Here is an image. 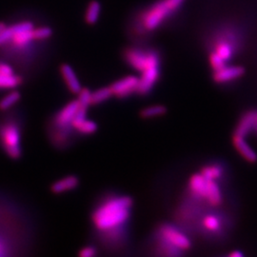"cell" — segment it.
Segmentation results:
<instances>
[{"label":"cell","instance_id":"f546056e","mask_svg":"<svg viewBox=\"0 0 257 257\" xmlns=\"http://www.w3.org/2000/svg\"><path fill=\"white\" fill-rule=\"evenodd\" d=\"M5 248H6L5 243L2 240H0V255H4L5 254Z\"/></svg>","mask_w":257,"mask_h":257},{"label":"cell","instance_id":"484cf974","mask_svg":"<svg viewBox=\"0 0 257 257\" xmlns=\"http://www.w3.org/2000/svg\"><path fill=\"white\" fill-rule=\"evenodd\" d=\"M209 61H210V64H211L213 72L219 70L222 67H224L225 65L227 64V62L221 56L217 55L216 53H214V52H212L211 55H210Z\"/></svg>","mask_w":257,"mask_h":257},{"label":"cell","instance_id":"f1b7e54d","mask_svg":"<svg viewBox=\"0 0 257 257\" xmlns=\"http://www.w3.org/2000/svg\"><path fill=\"white\" fill-rule=\"evenodd\" d=\"M229 256L230 257H242L244 256V254H243V252L242 251H240V250H233V251H231L230 254H229Z\"/></svg>","mask_w":257,"mask_h":257},{"label":"cell","instance_id":"3957f363","mask_svg":"<svg viewBox=\"0 0 257 257\" xmlns=\"http://www.w3.org/2000/svg\"><path fill=\"white\" fill-rule=\"evenodd\" d=\"M184 1L185 0H158L138 15L135 21V31L140 35L156 31L182 6Z\"/></svg>","mask_w":257,"mask_h":257},{"label":"cell","instance_id":"d6986e66","mask_svg":"<svg viewBox=\"0 0 257 257\" xmlns=\"http://www.w3.org/2000/svg\"><path fill=\"white\" fill-rule=\"evenodd\" d=\"M202 225L203 228L207 231L217 232L221 228L220 218L215 214L209 213L203 217Z\"/></svg>","mask_w":257,"mask_h":257},{"label":"cell","instance_id":"9c48e42d","mask_svg":"<svg viewBox=\"0 0 257 257\" xmlns=\"http://www.w3.org/2000/svg\"><path fill=\"white\" fill-rule=\"evenodd\" d=\"M232 143L234 145V148L236 149V151L238 152L239 155L245 160H247L250 163L257 161V154L247 142L246 138L234 134L232 138Z\"/></svg>","mask_w":257,"mask_h":257},{"label":"cell","instance_id":"7a4b0ae2","mask_svg":"<svg viewBox=\"0 0 257 257\" xmlns=\"http://www.w3.org/2000/svg\"><path fill=\"white\" fill-rule=\"evenodd\" d=\"M127 64L140 73L138 91L148 94L153 90L160 76V55L153 49L130 47L124 52Z\"/></svg>","mask_w":257,"mask_h":257},{"label":"cell","instance_id":"603a6c76","mask_svg":"<svg viewBox=\"0 0 257 257\" xmlns=\"http://www.w3.org/2000/svg\"><path fill=\"white\" fill-rule=\"evenodd\" d=\"M97 128L98 126L94 121L86 118L75 131L82 136H91L96 133Z\"/></svg>","mask_w":257,"mask_h":257},{"label":"cell","instance_id":"2e32d148","mask_svg":"<svg viewBox=\"0 0 257 257\" xmlns=\"http://www.w3.org/2000/svg\"><path fill=\"white\" fill-rule=\"evenodd\" d=\"M213 52L221 56L226 62H228L233 55V47L229 41L222 39L215 44Z\"/></svg>","mask_w":257,"mask_h":257},{"label":"cell","instance_id":"7402d4cb","mask_svg":"<svg viewBox=\"0 0 257 257\" xmlns=\"http://www.w3.org/2000/svg\"><path fill=\"white\" fill-rule=\"evenodd\" d=\"M207 179L209 180H215L217 181L218 179H220L223 175V169L219 165H211L205 166L200 172Z\"/></svg>","mask_w":257,"mask_h":257},{"label":"cell","instance_id":"6da1fadb","mask_svg":"<svg viewBox=\"0 0 257 257\" xmlns=\"http://www.w3.org/2000/svg\"><path fill=\"white\" fill-rule=\"evenodd\" d=\"M134 201L128 195H113L103 200L92 214L94 228L106 239L117 241L131 217Z\"/></svg>","mask_w":257,"mask_h":257},{"label":"cell","instance_id":"7c38bea8","mask_svg":"<svg viewBox=\"0 0 257 257\" xmlns=\"http://www.w3.org/2000/svg\"><path fill=\"white\" fill-rule=\"evenodd\" d=\"M207 183H208V179L201 173L194 174L190 177V180H189L190 193L196 198L204 199Z\"/></svg>","mask_w":257,"mask_h":257},{"label":"cell","instance_id":"5bb4252c","mask_svg":"<svg viewBox=\"0 0 257 257\" xmlns=\"http://www.w3.org/2000/svg\"><path fill=\"white\" fill-rule=\"evenodd\" d=\"M204 199L211 206H219L223 201V194L220 187L215 180L208 179Z\"/></svg>","mask_w":257,"mask_h":257},{"label":"cell","instance_id":"e0dca14e","mask_svg":"<svg viewBox=\"0 0 257 257\" xmlns=\"http://www.w3.org/2000/svg\"><path fill=\"white\" fill-rule=\"evenodd\" d=\"M15 90V89H14ZM11 91L0 99V110H8L16 106L21 99V94L19 91Z\"/></svg>","mask_w":257,"mask_h":257},{"label":"cell","instance_id":"8fae6325","mask_svg":"<svg viewBox=\"0 0 257 257\" xmlns=\"http://www.w3.org/2000/svg\"><path fill=\"white\" fill-rule=\"evenodd\" d=\"M256 126L257 111H249L242 116L234 134L246 138L250 132L256 128Z\"/></svg>","mask_w":257,"mask_h":257},{"label":"cell","instance_id":"4316f807","mask_svg":"<svg viewBox=\"0 0 257 257\" xmlns=\"http://www.w3.org/2000/svg\"><path fill=\"white\" fill-rule=\"evenodd\" d=\"M97 249L93 246H86L79 250L80 257H93L96 255Z\"/></svg>","mask_w":257,"mask_h":257},{"label":"cell","instance_id":"8992f818","mask_svg":"<svg viewBox=\"0 0 257 257\" xmlns=\"http://www.w3.org/2000/svg\"><path fill=\"white\" fill-rule=\"evenodd\" d=\"M0 143L12 159H19L22 155L21 130L15 121L5 122L0 127Z\"/></svg>","mask_w":257,"mask_h":257},{"label":"cell","instance_id":"44dd1931","mask_svg":"<svg viewBox=\"0 0 257 257\" xmlns=\"http://www.w3.org/2000/svg\"><path fill=\"white\" fill-rule=\"evenodd\" d=\"M21 83L22 78L18 74H14L11 76L0 74V89L2 90H14L18 88Z\"/></svg>","mask_w":257,"mask_h":257},{"label":"cell","instance_id":"277c9868","mask_svg":"<svg viewBox=\"0 0 257 257\" xmlns=\"http://www.w3.org/2000/svg\"><path fill=\"white\" fill-rule=\"evenodd\" d=\"M158 238L160 248L170 255L179 254L181 251L190 249L192 246L191 240L183 231L167 223L159 227Z\"/></svg>","mask_w":257,"mask_h":257},{"label":"cell","instance_id":"30bf717a","mask_svg":"<svg viewBox=\"0 0 257 257\" xmlns=\"http://www.w3.org/2000/svg\"><path fill=\"white\" fill-rule=\"evenodd\" d=\"M60 74L64 80L66 86L68 87L69 91L73 93L77 94L82 89V86L77 77L76 73L74 69L69 64H62L60 66Z\"/></svg>","mask_w":257,"mask_h":257},{"label":"cell","instance_id":"83f0119b","mask_svg":"<svg viewBox=\"0 0 257 257\" xmlns=\"http://www.w3.org/2000/svg\"><path fill=\"white\" fill-rule=\"evenodd\" d=\"M0 74L5 75V76H11V75L16 74V73H15L14 68L11 65L6 62H3V61H0Z\"/></svg>","mask_w":257,"mask_h":257},{"label":"cell","instance_id":"1f68e13d","mask_svg":"<svg viewBox=\"0 0 257 257\" xmlns=\"http://www.w3.org/2000/svg\"><path fill=\"white\" fill-rule=\"evenodd\" d=\"M255 130H256V131H257V126H256V128H255Z\"/></svg>","mask_w":257,"mask_h":257},{"label":"cell","instance_id":"ba28073f","mask_svg":"<svg viewBox=\"0 0 257 257\" xmlns=\"http://www.w3.org/2000/svg\"><path fill=\"white\" fill-rule=\"evenodd\" d=\"M245 73L244 68L236 65H225L219 70L213 72V80L219 84L234 81Z\"/></svg>","mask_w":257,"mask_h":257},{"label":"cell","instance_id":"ac0fdd59","mask_svg":"<svg viewBox=\"0 0 257 257\" xmlns=\"http://www.w3.org/2000/svg\"><path fill=\"white\" fill-rule=\"evenodd\" d=\"M167 111L166 107L163 105H154L149 106L144 108L140 111V116L144 119H150V118H156L164 115Z\"/></svg>","mask_w":257,"mask_h":257},{"label":"cell","instance_id":"9a60e30c","mask_svg":"<svg viewBox=\"0 0 257 257\" xmlns=\"http://www.w3.org/2000/svg\"><path fill=\"white\" fill-rule=\"evenodd\" d=\"M102 13L101 3L97 0L91 1L85 10L84 19L88 25H94L98 22Z\"/></svg>","mask_w":257,"mask_h":257},{"label":"cell","instance_id":"ffe728a7","mask_svg":"<svg viewBox=\"0 0 257 257\" xmlns=\"http://www.w3.org/2000/svg\"><path fill=\"white\" fill-rule=\"evenodd\" d=\"M113 94L110 87H103L94 92H92V105H99L104 102L108 101Z\"/></svg>","mask_w":257,"mask_h":257},{"label":"cell","instance_id":"cb8c5ba5","mask_svg":"<svg viewBox=\"0 0 257 257\" xmlns=\"http://www.w3.org/2000/svg\"><path fill=\"white\" fill-rule=\"evenodd\" d=\"M34 35L37 42H43L52 37L53 30L49 26H36L34 29Z\"/></svg>","mask_w":257,"mask_h":257},{"label":"cell","instance_id":"4fadbf2b","mask_svg":"<svg viewBox=\"0 0 257 257\" xmlns=\"http://www.w3.org/2000/svg\"><path fill=\"white\" fill-rule=\"evenodd\" d=\"M79 185V179L75 175L65 176L52 185L51 191L55 194L67 193L75 190Z\"/></svg>","mask_w":257,"mask_h":257},{"label":"cell","instance_id":"52a82bcc","mask_svg":"<svg viewBox=\"0 0 257 257\" xmlns=\"http://www.w3.org/2000/svg\"><path fill=\"white\" fill-rule=\"evenodd\" d=\"M138 84L139 77L136 75H127L112 83L110 87L113 96L122 99L138 92Z\"/></svg>","mask_w":257,"mask_h":257},{"label":"cell","instance_id":"d4e9b609","mask_svg":"<svg viewBox=\"0 0 257 257\" xmlns=\"http://www.w3.org/2000/svg\"><path fill=\"white\" fill-rule=\"evenodd\" d=\"M77 95V101L79 102L83 108L88 109L92 105V92L88 88H82Z\"/></svg>","mask_w":257,"mask_h":257},{"label":"cell","instance_id":"5b68a950","mask_svg":"<svg viewBox=\"0 0 257 257\" xmlns=\"http://www.w3.org/2000/svg\"><path fill=\"white\" fill-rule=\"evenodd\" d=\"M81 105L76 100L69 102L55 114L54 125L56 128L55 141L57 143H64L67 141L70 132L73 130L72 123L76 112L80 109Z\"/></svg>","mask_w":257,"mask_h":257},{"label":"cell","instance_id":"4dcf8cb0","mask_svg":"<svg viewBox=\"0 0 257 257\" xmlns=\"http://www.w3.org/2000/svg\"><path fill=\"white\" fill-rule=\"evenodd\" d=\"M7 26V24L5 23V22H0V32L4 29V28L6 27Z\"/></svg>","mask_w":257,"mask_h":257}]
</instances>
